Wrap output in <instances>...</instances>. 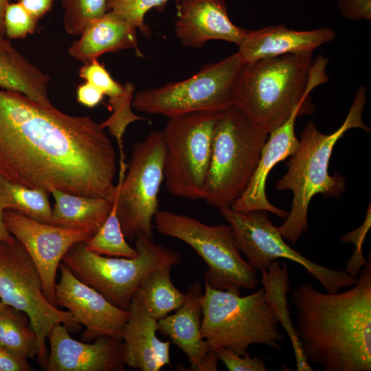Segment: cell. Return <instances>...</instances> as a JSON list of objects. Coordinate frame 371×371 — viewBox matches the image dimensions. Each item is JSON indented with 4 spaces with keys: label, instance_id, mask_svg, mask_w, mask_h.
I'll use <instances>...</instances> for the list:
<instances>
[{
    "label": "cell",
    "instance_id": "1",
    "mask_svg": "<svg viewBox=\"0 0 371 371\" xmlns=\"http://www.w3.org/2000/svg\"><path fill=\"white\" fill-rule=\"evenodd\" d=\"M117 169L111 139L90 116L68 115L0 88V177L111 202Z\"/></svg>",
    "mask_w": 371,
    "mask_h": 371
},
{
    "label": "cell",
    "instance_id": "2",
    "mask_svg": "<svg viewBox=\"0 0 371 371\" xmlns=\"http://www.w3.org/2000/svg\"><path fill=\"white\" fill-rule=\"evenodd\" d=\"M296 332L308 362L324 371L371 370V259L344 292L306 283L293 290Z\"/></svg>",
    "mask_w": 371,
    "mask_h": 371
},
{
    "label": "cell",
    "instance_id": "3",
    "mask_svg": "<svg viewBox=\"0 0 371 371\" xmlns=\"http://www.w3.org/2000/svg\"><path fill=\"white\" fill-rule=\"evenodd\" d=\"M328 59L312 52L289 54L245 63L234 87V105L262 131L282 125L311 91L326 83Z\"/></svg>",
    "mask_w": 371,
    "mask_h": 371
},
{
    "label": "cell",
    "instance_id": "4",
    "mask_svg": "<svg viewBox=\"0 0 371 371\" xmlns=\"http://www.w3.org/2000/svg\"><path fill=\"white\" fill-rule=\"evenodd\" d=\"M366 89L361 86L352 100L342 124L330 134H323L308 122L301 133L299 145L286 162L287 171L278 180V190L293 193L290 212L278 227L284 240L296 243L308 227V210L311 199L317 194L339 198L346 190V179L339 173H328V165L334 146L344 133L352 128L370 132L363 121L367 101Z\"/></svg>",
    "mask_w": 371,
    "mask_h": 371
},
{
    "label": "cell",
    "instance_id": "5",
    "mask_svg": "<svg viewBox=\"0 0 371 371\" xmlns=\"http://www.w3.org/2000/svg\"><path fill=\"white\" fill-rule=\"evenodd\" d=\"M201 334L210 349L223 347L244 356L253 344L280 351L284 339L278 311L262 287L241 296L240 291L218 290L205 283L201 298Z\"/></svg>",
    "mask_w": 371,
    "mask_h": 371
},
{
    "label": "cell",
    "instance_id": "6",
    "mask_svg": "<svg viewBox=\"0 0 371 371\" xmlns=\"http://www.w3.org/2000/svg\"><path fill=\"white\" fill-rule=\"evenodd\" d=\"M267 137L237 106L223 111L214 128L202 199L218 210L230 207L247 188Z\"/></svg>",
    "mask_w": 371,
    "mask_h": 371
},
{
    "label": "cell",
    "instance_id": "7",
    "mask_svg": "<svg viewBox=\"0 0 371 371\" xmlns=\"http://www.w3.org/2000/svg\"><path fill=\"white\" fill-rule=\"evenodd\" d=\"M138 251L133 258L109 257L91 251L85 242L71 246L62 262L79 280L102 294L115 306L128 311L142 282L155 270L181 261V254L155 243L144 234L135 240Z\"/></svg>",
    "mask_w": 371,
    "mask_h": 371
},
{
    "label": "cell",
    "instance_id": "8",
    "mask_svg": "<svg viewBox=\"0 0 371 371\" xmlns=\"http://www.w3.org/2000/svg\"><path fill=\"white\" fill-rule=\"evenodd\" d=\"M154 227L161 234L190 245L207 265L205 283L218 290L253 289L259 278L257 271L244 260L229 225H210L192 216L158 210Z\"/></svg>",
    "mask_w": 371,
    "mask_h": 371
},
{
    "label": "cell",
    "instance_id": "9",
    "mask_svg": "<svg viewBox=\"0 0 371 371\" xmlns=\"http://www.w3.org/2000/svg\"><path fill=\"white\" fill-rule=\"evenodd\" d=\"M238 52L205 65L192 77L137 92L132 107L171 118L185 113L222 111L234 105V87L244 65Z\"/></svg>",
    "mask_w": 371,
    "mask_h": 371
},
{
    "label": "cell",
    "instance_id": "10",
    "mask_svg": "<svg viewBox=\"0 0 371 371\" xmlns=\"http://www.w3.org/2000/svg\"><path fill=\"white\" fill-rule=\"evenodd\" d=\"M166 146L162 130L133 145L127 172L115 185L112 203L126 239L139 234L153 238L159 192L164 179Z\"/></svg>",
    "mask_w": 371,
    "mask_h": 371
},
{
    "label": "cell",
    "instance_id": "11",
    "mask_svg": "<svg viewBox=\"0 0 371 371\" xmlns=\"http://www.w3.org/2000/svg\"><path fill=\"white\" fill-rule=\"evenodd\" d=\"M222 111H196L169 118L162 130L164 179L172 195L202 199L214 128Z\"/></svg>",
    "mask_w": 371,
    "mask_h": 371
},
{
    "label": "cell",
    "instance_id": "12",
    "mask_svg": "<svg viewBox=\"0 0 371 371\" xmlns=\"http://www.w3.org/2000/svg\"><path fill=\"white\" fill-rule=\"evenodd\" d=\"M0 298L6 306L27 315L38 340L37 361L45 369V341L53 326L62 323L75 326L78 323L69 311L58 308L46 299L37 268L16 238L0 240Z\"/></svg>",
    "mask_w": 371,
    "mask_h": 371
},
{
    "label": "cell",
    "instance_id": "13",
    "mask_svg": "<svg viewBox=\"0 0 371 371\" xmlns=\"http://www.w3.org/2000/svg\"><path fill=\"white\" fill-rule=\"evenodd\" d=\"M218 210L232 227L238 250L256 271L267 270L274 260L284 258L302 266L327 293H337L356 283L357 278L345 270L329 269L315 263L289 246L267 211L238 212L230 207Z\"/></svg>",
    "mask_w": 371,
    "mask_h": 371
},
{
    "label": "cell",
    "instance_id": "14",
    "mask_svg": "<svg viewBox=\"0 0 371 371\" xmlns=\"http://www.w3.org/2000/svg\"><path fill=\"white\" fill-rule=\"evenodd\" d=\"M3 219L9 232L23 246L36 267L46 299L57 306L56 277L63 256L74 244L87 241L94 234L42 223L11 210L3 211Z\"/></svg>",
    "mask_w": 371,
    "mask_h": 371
},
{
    "label": "cell",
    "instance_id": "15",
    "mask_svg": "<svg viewBox=\"0 0 371 371\" xmlns=\"http://www.w3.org/2000/svg\"><path fill=\"white\" fill-rule=\"evenodd\" d=\"M60 278L55 287L57 305L66 308L78 324L86 326L82 339L87 341L100 336L122 340V330L129 312L109 302L94 289L79 280L61 262Z\"/></svg>",
    "mask_w": 371,
    "mask_h": 371
},
{
    "label": "cell",
    "instance_id": "16",
    "mask_svg": "<svg viewBox=\"0 0 371 371\" xmlns=\"http://www.w3.org/2000/svg\"><path fill=\"white\" fill-rule=\"evenodd\" d=\"M47 371H120L125 361L122 341L100 336L93 344L71 338L68 326L57 323L48 337Z\"/></svg>",
    "mask_w": 371,
    "mask_h": 371
},
{
    "label": "cell",
    "instance_id": "17",
    "mask_svg": "<svg viewBox=\"0 0 371 371\" xmlns=\"http://www.w3.org/2000/svg\"><path fill=\"white\" fill-rule=\"evenodd\" d=\"M309 104V101L300 103L282 125L268 134L254 174L245 192L231 205L233 210L238 212L265 210L282 218L287 216V211L275 207L267 199L266 181L271 169L297 149L299 139L295 133V121L298 116L308 113Z\"/></svg>",
    "mask_w": 371,
    "mask_h": 371
},
{
    "label": "cell",
    "instance_id": "18",
    "mask_svg": "<svg viewBox=\"0 0 371 371\" xmlns=\"http://www.w3.org/2000/svg\"><path fill=\"white\" fill-rule=\"evenodd\" d=\"M246 32L231 21L226 0H181L177 5L175 32L186 47L202 48L210 40L238 46Z\"/></svg>",
    "mask_w": 371,
    "mask_h": 371
},
{
    "label": "cell",
    "instance_id": "19",
    "mask_svg": "<svg viewBox=\"0 0 371 371\" xmlns=\"http://www.w3.org/2000/svg\"><path fill=\"white\" fill-rule=\"evenodd\" d=\"M335 36V31L326 27L299 31L283 24L269 25L247 30L237 52L244 63H248L284 54L313 52Z\"/></svg>",
    "mask_w": 371,
    "mask_h": 371
},
{
    "label": "cell",
    "instance_id": "20",
    "mask_svg": "<svg viewBox=\"0 0 371 371\" xmlns=\"http://www.w3.org/2000/svg\"><path fill=\"white\" fill-rule=\"evenodd\" d=\"M128 312L122 333L125 364L142 371H159L170 364V342L157 337V320L135 298L132 299Z\"/></svg>",
    "mask_w": 371,
    "mask_h": 371
},
{
    "label": "cell",
    "instance_id": "21",
    "mask_svg": "<svg viewBox=\"0 0 371 371\" xmlns=\"http://www.w3.org/2000/svg\"><path fill=\"white\" fill-rule=\"evenodd\" d=\"M203 295L201 285L199 282L192 284L177 312L157 320V331L169 337L188 357L190 366L186 368L179 365V370L194 371L211 350L201 330Z\"/></svg>",
    "mask_w": 371,
    "mask_h": 371
},
{
    "label": "cell",
    "instance_id": "22",
    "mask_svg": "<svg viewBox=\"0 0 371 371\" xmlns=\"http://www.w3.org/2000/svg\"><path fill=\"white\" fill-rule=\"evenodd\" d=\"M137 27L112 11L90 21L68 49L74 59L87 64L101 55L137 47ZM142 56V54H141Z\"/></svg>",
    "mask_w": 371,
    "mask_h": 371
},
{
    "label": "cell",
    "instance_id": "23",
    "mask_svg": "<svg viewBox=\"0 0 371 371\" xmlns=\"http://www.w3.org/2000/svg\"><path fill=\"white\" fill-rule=\"evenodd\" d=\"M50 77L25 56L7 38H0V88L18 91L39 102L49 98Z\"/></svg>",
    "mask_w": 371,
    "mask_h": 371
},
{
    "label": "cell",
    "instance_id": "24",
    "mask_svg": "<svg viewBox=\"0 0 371 371\" xmlns=\"http://www.w3.org/2000/svg\"><path fill=\"white\" fill-rule=\"evenodd\" d=\"M54 199L51 225L80 230L94 234L103 225L112 209L113 203L101 197L72 194L52 188Z\"/></svg>",
    "mask_w": 371,
    "mask_h": 371
},
{
    "label": "cell",
    "instance_id": "25",
    "mask_svg": "<svg viewBox=\"0 0 371 371\" xmlns=\"http://www.w3.org/2000/svg\"><path fill=\"white\" fill-rule=\"evenodd\" d=\"M167 265L151 273L140 284L133 298L137 300L147 313L156 320L177 310L183 304L186 294L172 284Z\"/></svg>",
    "mask_w": 371,
    "mask_h": 371
},
{
    "label": "cell",
    "instance_id": "26",
    "mask_svg": "<svg viewBox=\"0 0 371 371\" xmlns=\"http://www.w3.org/2000/svg\"><path fill=\"white\" fill-rule=\"evenodd\" d=\"M259 279L266 294L275 306L280 319V324L286 330L292 343L298 371H312L304 355L300 340L295 328L292 325L288 309L286 294L289 291V273L287 265L280 267L278 260L271 262L267 270L262 271Z\"/></svg>",
    "mask_w": 371,
    "mask_h": 371
},
{
    "label": "cell",
    "instance_id": "27",
    "mask_svg": "<svg viewBox=\"0 0 371 371\" xmlns=\"http://www.w3.org/2000/svg\"><path fill=\"white\" fill-rule=\"evenodd\" d=\"M49 194L45 189L27 188L0 177V205L3 210H14L34 221L51 225L52 207Z\"/></svg>",
    "mask_w": 371,
    "mask_h": 371
},
{
    "label": "cell",
    "instance_id": "28",
    "mask_svg": "<svg viewBox=\"0 0 371 371\" xmlns=\"http://www.w3.org/2000/svg\"><path fill=\"white\" fill-rule=\"evenodd\" d=\"M0 346L26 359L37 357V337L25 313L11 308L0 316Z\"/></svg>",
    "mask_w": 371,
    "mask_h": 371
},
{
    "label": "cell",
    "instance_id": "29",
    "mask_svg": "<svg viewBox=\"0 0 371 371\" xmlns=\"http://www.w3.org/2000/svg\"><path fill=\"white\" fill-rule=\"evenodd\" d=\"M85 243L91 251L102 256L133 258L138 254L126 242L114 203L103 225Z\"/></svg>",
    "mask_w": 371,
    "mask_h": 371
},
{
    "label": "cell",
    "instance_id": "30",
    "mask_svg": "<svg viewBox=\"0 0 371 371\" xmlns=\"http://www.w3.org/2000/svg\"><path fill=\"white\" fill-rule=\"evenodd\" d=\"M124 86V90L122 93L109 98V104L113 113L108 119L100 124L102 128H107L109 133L116 139L120 150L119 172H125L127 168L124 161L122 139L126 129L131 123L145 120L144 117L135 115L132 111L135 85L127 82Z\"/></svg>",
    "mask_w": 371,
    "mask_h": 371
},
{
    "label": "cell",
    "instance_id": "31",
    "mask_svg": "<svg viewBox=\"0 0 371 371\" xmlns=\"http://www.w3.org/2000/svg\"><path fill=\"white\" fill-rule=\"evenodd\" d=\"M65 32L80 36L87 25L108 12V0H61Z\"/></svg>",
    "mask_w": 371,
    "mask_h": 371
},
{
    "label": "cell",
    "instance_id": "32",
    "mask_svg": "<svg viewBox=\"0 0 371 371\" xmlns=\"http://www.w3.org/2000/svg\"><path fill=\"white\" fill-rule=\"evenodd\" d=\"M168 0H108V11H112L139 30L146 38L150 30L144 23L146 14L153 8H163Z\"/></svg>",
    "mask_w": 371,
    "mask_h": 371
},
{
    "label": "cell",
    "instance_id": "33",
    "mask_svg": "<svg viewBox=\"0 0 371 371\" xmlns=\"http://www.w3.org/2000/svg\"><path fill=\"white\" fill-rule=\"evenodd\" d=\"M5 36L23 38L35 32L37 21L19 2L9 3L4 15Z\"/></svg>",
    "mask_w": 371,
    "mask_h": 371
},
{
    "label": "cell",
    "instance_id": "34",
    "mask_svg": "<svg viewBox=\"0 0 371 371\" xmlns=\"http://www.w3.org/2000/svg\"><path fill=\"white\" fill-rule=\"evenodd\" d=\"M79 76L109 98L118 96L124 90V86L115 81L98 59L84 64L79 69Z\"/></svg>",
    "mask_w": 371,
    "mask_h": 371
},
{
    "label": "cell",
    "instance_id": "35",
    "mask_svg": "<svg viewBox=\"0 0 371 371\" xmlns=\"http://www.w3.org/2000/svg\"><path fill=\"white\" fill-rule=\"evenodd\" d=\"M370 225V204H369L366 216L362 225L358 229L344 235L340 238L342 242L354 243L355 245L353 254L348 261L345 270L352 277L359 276L361 269L367 262L362 254V246Z\"/></svg>",
    "mask_w": 371,
    "mask_h": 371
},
{
    "label": "cell",
    "instance_id": "36",
    "mask_svg": "<svg viewBox=\"0 0 371 371\" xmlns=\"http://www.w3.org/2000/svg\"><path fill=\"white\" fill-rule=\"evenodd\" d=\"M216 355L229 371H266L268 370L260 357H251L248 352L244 356L218 347L214 349Z\"/></svg>",
    "mask_w": 371,
    "mask_h": 371
},
{
    "label": "cell",
    "instance_id": "37",
    "mask_svg": "<svg viewBox=\"0 0 371 371\" xmlns=\"http://www.w3.org/2000/svg\"><path fill=\"white\" fill-rule=\"evenodd\" d=\"M338 6L341 14L347 19L371 20V0H338Z\"/></svg>",
    "mask_w": 371,
    "mask_h": 371
},
{
    "label": "cell",
    "instance_id": "38",
    "mask_svg": "<svg viewBox=\"0 0 371 371\" xmlns=\"http://www.w3.org/2000/svg\"><path fill=\"white\" fill-rule=\"evenodd\" d=\"M27 359L19 356L0 346V371H32Z\"/></svg>",
    "mask_w": 371,
    "mask_h": 371
},
{
    "label": "cell",
    "instance_id": "39",
    "mask_svg": "<svg viewBox=\"0 0 371 371\" xmlns=\"http://www.w3.org/2000/svg\"><path fill=\"white\" fill-rule=\"evenodd\" d=\"M104 95L96 87L85 82L77 88V101L89 108H93L99 104L103 100Z\"/></svg>",
    "mask_w": 371,
    "mask_h": 371
},
{
    "label": "cell",
    "instance_id": "40",
    "mask_svg": "<svg viewBox=\"0 0 371 371\" xmlns=\"http://www.w3.org/2000/svg\"><path fill=\"white\" fill-rule=\"evenodd\" d=\"M55 0H19V3L36 21L43 17L52 9Z\"/></svg>",
    "mask_w": 371,
    "mask_h": 371
},
{
    "label": "cell",
    "instance_id": "41",
    "mask_svg": "<svg viewBox=\"0 0 371 371\" xmlns=\"http://www.w3.org/2000/svg\"><path fill=\"white\" fill-rule=\"evenodd\" d=\"M218 360L215 350L211 349L194 371H216L218 368Z\"/></svg>",
    "mask_w": 371,
    "mask_h": 371
},
{
    "label": "cell",
    "instance_id": "42",
    "mask_svg": "<svg viewBox=\"0 0 371 371\" xmlns=\"http://www.w3.org/2000/svg\"><path fill=\"white\" fill-rule=\"evenodd\" d=\"M3 210L0 205V240L12 242L15 238L9 232L3 219Z\"/></svg>",
    "mask_w": 371,
    "mask_h": 371
},
{
    "label": "cell",
    "instance_id": "43",
    "mask_svg": "<svg viewBox=\"0 0 371 371\" xmlns=\"http://www.w3.org/2000/svg\"><path fill=\"white\" fill-rule=\"evenodd\" d=\"M9 3L10 0H0V38H5L4 15L5 9Z\"/></svg>",
    "mask_w": 371,
    "mask_h": 371
},
{
    "label": "cell",
    "instance_id": "44",
    "mask_svg": "<svg viewBox=\"0 0 371 371\" xmlns=\"http://www.w3.org/2000/svg\"><path fill=\"white\" fill-rule=\"evenodd\" d=\"M10 308L11 307L4 304L0 298V316L7 313Z\"/></svg>",
    "mask_w": 371,
    "mask_h": 371
}]
</instances>
